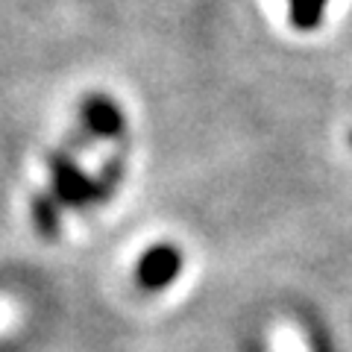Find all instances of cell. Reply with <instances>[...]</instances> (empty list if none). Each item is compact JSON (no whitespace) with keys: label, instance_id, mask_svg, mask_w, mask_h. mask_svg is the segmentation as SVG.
<instances>
[{"label":"cell","instance_id":"5","mask_svg":"<svg viewBox=\"0 0 352 352\" xmlns=\"http://www.w3.org/2000/svg\"><path fill=\"white\" fill-rule=\"evenodd\" d=\"M329 0H288V15H291V27L300 32H314L323 24Z\"/></svg>","mask_w":352,"mask_h":352},{"label":"cell","instance_id":"6","mask_svg":"<svg viewBox=\"0 0 352 352\" xmlns=\"http://www.w3.org/2000/svg\"><path fill=\"white\" fill-rule=\"evenodd\" d=\"M349 147H352V132H349Z\"/></svg>","mask_w":352,"mask_h":352},{"label":"cell","instance_id":"2","mask_svg":"<svg viewBox=\"0 0 352 352\" xmlns=\"http://www.w3.org/2000/svg\"><path fill=\"white\" fill-rule=\"evenodd\" d=\"M124 132H126V118L120 103L106 91H88L80 103V132L65 147L76 153L94 144V141H120Z\"/></svg>","mask_w":352,"mask_h":352},{"label":"cell","instance_id":"4","mask_svg":"<svg viewBox=\"0 0 352 352\" xmlns=\"http://www.w3.org/2000/svg\"><path fill=\"white\" fill-rule=\"evenodd\" d=\"M32 220H36L41 238H56L59 223H62V208L50 197V191H41L32 197Z\"/></svg>","mask_w":352,"mask_h":352},{"label":"cell","instance_id":"3","mask_svg":"<svg viewBox=\"0 0 352 352\" xmlns=\"http://www.w3.org/2000/svg\"><path fill=\"white\" fill-rule=\"evenodd\" d=\"M179 270H182V252L173 244H156L138 258L135 282L147 291H162L168 285H173Z\"/></svg>","mask_w":352,"mask_h":352},{"label":"cell","instance_id":"1","mask_svg":"<svg viewBox=\"0 0 352 352\" xmlns=\"http://www.w3.org/2000/svg\"><path fill=\"white\" fill-rule=\"evenodd\" d=\"M47 170H50V197L59 203V208H74V212H85L91 206L106 203L109 197L118 191L120 179H124V153L106 162V168L91 176L80 168L76 153L71 147H59L47 153Z\"/></svg>","mask_w":352,"mask_h":352}]
</instances>
